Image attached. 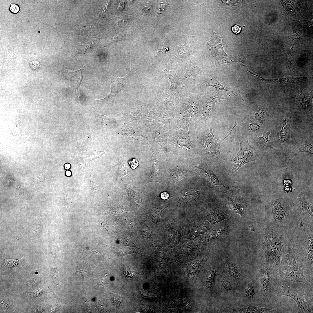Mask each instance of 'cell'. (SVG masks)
<instances>
[{
	"mask_svg": "<svg viewBox=\"0 0 313 313\" xmlns=\"http://www.w3.org/2000/svg\"><path fill=\"white\" fill-rule=\"evenodd\" d=\"M283 248L280 266L277 274L279 281L301 282L311 286L305 278L302 267L296 260L294 250L289 246Z\"/></svg>",
	"mask_w": 313,
	"mask_h": 313,
	"instance_id": "6da1fadb",
	"label": "cell"
},
{
	"mask_svg": "<svg viewBox=\"0 0 313 313\" xmlns=\"http://www.w3.org/2000/svg\"><path fill=\"white\" fill-rule=\"evenodd\" d=\"M261 234L264 239V241L261 245L267 256V263L277 274L280 266L283 247V234L268 228L262 230Z\"/></svg>",
	"mask_w": 313,
	"mask_h": 313,
	"instance_id": "7a4b0ae2",
	"label": "cell"
},
{
	"mask_svg": "<svg viewBox=\"0 0 313 313\" xmlns=\"http://www.w3.org/2000/svg\"><path fill=\"white\" fill-rule=\"evenodd\" d=\"M199 101L189 94L183 95L174 111L172 129H177L190 124L198 114Z\"/></svg>",
	"mask_w": 313,
	"mask_h": 313,
	"instance_id": "3957f363",
	"label": "cell"
},
{
	"mask_svg": "<svg viewBox=\"0 0 313 313\" xmlns=\"http://www.w3.org/2000/svg\"><path fill=\"white\" fill-rule=\"evenodd\" d=\"M237 124V123L235 122L230 133L221 140L215 137L211 125L208 130H205L203 135V142L200 147L202 154L212 159H221L222 155L220 151L221 143L231 135L232 131Z\"/></svg>",
	"mask_w": 313,
	"mask_h": 313,
	"instance_id": "277c9868",
	"label": "cell"
},
{
	"mask_svg": "<svg viewBox=\"0 0 313 313\" xmlns=\"http://www.w3.org/2000/svg\"><path fill=\"white\" fill-rule=\"evenodd\" d=\"M240 143V148L234 158L231 160H227L233 162V167L229 172V176L232 177L237 174L239 169L245 164L256 160L258 156L256 149L251 146L248 140L244 141L238 137Z\"/></svg>",
	"mask_w": 313,
	"mask_h": 313,
	"instance_id": "5b68a950",
	"label": "cell"
},
{
	"mask_svg": "<svg viewBox=\"0 0 313 313\" xmlns=\"http://www.w3.org/2000/svg\"><path fill=\"white\" fill-rule=\"evenodd\" d=\"M277 282H280L278 278L277 274L267 263L261 273L260 289L261 293L267 299V301L274 294Z\"/></svg>",
	"mask_w": 313,
	"mask_h": 313,
	"instance_id": "8992f818",
	"label": "cell"
},
{
	"mask_svg": "<svg viewBox=\"0 0 313 313\" xmlns=\"http://www.w3.org/2000/svg\"><path fill=\"white\" fill-rule=\"evenodd\" d=\"M190 124L180 129L173 130L169 137V145L173 148L180 150L192 149L193 144L190 140L189 126Z\"/></svg>",
	"mask_w": 313,
	"mask_h": 313,
	"instance_id": "52a82bcc",
	"label": "cell"
},
{
	"mask_svg": "<svg viewBox=\"0 0 313 313\" xmlns=\"http://www.w3.org/2000/svg\"><path fill=\"white\" fill-rule=\"evenodd\" d=\"M282 292L278 296H285L292 299L296 303L299 309L298 312L312 313L310 303L305 300L306 299L304 296L307 294L303 287L297 290L291 288L287 285L283 284L281 285Z\"/></svg>",
	"mask_w": 313,
	"mask_h": 313,
	"instance_id": "ba28073f",
	"label": "cell"
},
{
	"mask_svg": "<svg viewBox=\"0 0 313 313\" xmlns=\"http://www.w3.org/2000/svg\"><path fill=\"white\" fill-rule=\"evenodd\" d=\"M289 205L286 200L278 198L274 200L272 204L271 219L275 224H281L286 220L289 214Z\"/></svg>",
	"mask_w": 313,
	"mask_h": 313,
	"instance_id": "9c48e42d",
	"label": "cell"
},
{
	"mask_svg": "<svg viewBox=\"0 0 313 313\" xmlns=\"http://www.w3.org/2000/svg\"><path fill=\"white\" fill-rule=\"evenodd\" d=\"M196 169H197V171L200 176L218 191L226 192L231 190L232 188L225 186L223 182L212 170L205 166L198 165L196 167Z\"/></svg>",
	"mask_w": 313,
	"mask_h": 313,
	"instance_id": "30bf717a",
	"label": "cell"
},
{
	"mask_svg": "<svg viewBox=\"0 0 313 313\" xmlns=\"http://www.w3.org/2000/svg\"><path fill=\"white\" fill-rule=\"evenodd\" d=\"M164 103L163 110L160 117L161 121L163 123L167 130L172 128V122L174 110L179 99H177L168 98L163 95Z\"/></svg>",
	"mask_w": 313,
	"mask_h": 313,
	"instance_id": "8fae6325",
	"label": "cell"
},
{
	"mask_svg": "<svg viewBox=\"0 0 313 313\" xmlns=\"http://www.w3.org/2000/svg\"><path fill=\"white\" fill-rule=\"evenodd\" d=\"M132 71H130L123 78L117 77L115 75L113 76L111 80V90L110 94L103 99L95 100L106 103L112 102L115 97L125 86Z\"/></svg>",
	"mask_w": 313,
	"mask_h": 313,
	"instance_id": "7c38bea8",
	"label": "cell"
},
{
	"mask_svg": "<svg viewBox=\"0 0 313 313\" xmlns=\"http://www.w3.org/2000/svg\"><path fill=\"white\" fill-rule=\"evenodd\" d=\"M200 70V68L193 62L188 63L185 70L178 79L182 87L185 89H189L192 87L195 83L196 76Z\"/></svg>",
	"mask_w": 313,
	"mask_h": 313,
	"instance_id": "4fadbf2b",
	"label": "cell"
},
{
	"mask_svg": "<svg viewBox=\"0 0 313 313\" xmlns=\"http://www.w3.org/2000/svg\"><path fill=\"white\" fill-rule=\"evenodd\" d=\"M220 99H226L223 95L217 96L216 93L215 94L211 93L204 97L200 105H199L198 108H200V110L198 111V114L200 119L205 117L206 120L209 116L210 111L214 108L216 102Z\"/></svg>",
	"mask_w": 313,
	"mask_h": 313,
	"instance_id": "5bb4252c",
	"label": "cell"
},
{
	"mask_svg": "<svg viewBox=\"0 0 313 313\" xmlns=\"http://www.w3.org/2000/svg\"><path fill=\"white\" fill-rule=\"evenodd\" d=\"M222 37L213 32L210 40L207 43L210 47L209 51L213 54L217 60H222L227 56L223 49L221 43Z\"/></svg>",
	"mask_w": 313,
	"mask_h": 313,
	"instance_id": "9a60e30c",
	"label": "cell"
},
{
	"mask_svg": "<svg viewBox=\"0 0 313 313\" xmlns=\"http://www.w3.org/2000/svg\"><path fill=\"white\" fill-rule=\"evenodd\" d=\"M194 37L191 36L188 42L181 46H176L174 55L176 60L182 62L187 57L189 56L194 49Z\"/></svg>",
	"mask_w": 313,
	"mask_h": 313,
	"instance_id": "2e32d148",
	"label": "cell"
},
{
	"mask_svg": "<svg viewBox=\"0 0 313 313\" xmlns=\"http://www.w3.org/2000/svg\"><path fill=\"white\" fill-rule=\"evenodd\" d=\"M155 131V137L157 141L162 146L164 152L167 151L168 141L172 132L174 130H165L163 128L157 129Z\"/></svg>",
	"mask_w": 313,
	"mask_h": 313,
	"instance_id": "e0dca14e",
	"label": "cell"
},
{
	"mask_svg": "<svg viewBox=\"0 0 313 313\" xmlns=\"http://www.w3.org/2000/svg\"><path fill=\"white\" fill-rule=\"evenodd\" d=\"M229 206L232 211L242 214L245 207L243 201L241 199L239 195L236 194H232L230 197Z\"/></svg>",
	"mask_w": 313,
	"mask_h": 313,
	"instance_id": "ac0fdd59",
	"label": "cell"
},
{
	"mask_svg": "<svg viewBox=\"0 0 313 313\" xmlns=\"http://www.w3.org/2000/svg\"><path fill=\"white\" fill-rule=\"evenodd\" d=\"M205 86L206 87L212 86L215 88L216 90V94L218 91L223 90L229 92L234 95H238L233 90L227 86L222 83L218 81L212 77L209 76L206 77L205 80Z\"/></svg>",
	"mask_w": 313,
	"mask_h": 313,
	"instance_id": "d6986e66",
	"label": "cell"
},
{
	"mask_svg": "<svg viewBox=\"0 0 313 313\" xmlns=\"http://www.w3.org/2000/svg\"><path fill=\"white\" fill-rule=\"evenodd\" d=\"M152 172L150 175L147 180L145 185L150 182H158L163 185V183L161 179L159 174V162L156 158H154V156L152 154Z\"/></svg>",
	"mask_w": 313,
	"mask_h": 313,
	"instance_id": "ffe728a7",
	"label": "cell"
},
{
	"mask_svg": "<svg viewBox=\"0 0 313 313\" xmlns=\"http://www.w3.org/2000/svg\"><path fill=\"white\" fill-rule=\"evenodd\" d=\"M189 172L183 168H176L171 172L170 178L172 181L178 182L181 179L187 176Z\"/></svg>",
	"mask_w": 313,
	"mask_h": 313,
	"instance_id": "44dd1931",
	"label": "cell"
},
{
	"mask_svg": "<svg viewBox=\"0 0 313 313\" xmlns=\"http://www.w3.org/2000/svg\"><path fill=\"white\" fill-rule=\"evenodd\" d=\"M300 201L301 210L305 216L312 220L313 205L307 201L304 196L301 197L300 198Z\"/></svg>",
	"mask_w": 313,
	"mask_h": 313,
	"instance_id": "7402d4cb",
	"label": "cell"
},
{
	"mask_svg": "<svg viewBox=\"0 0 313 313\" xmlns=\"http://www.w3.org/2000/svg\"><path fill=\"white\" fill-rule=\"evenodd\" d=\"M83 67L76 71L68 72L71 81L74 82V84L77 94H78V89L81 83L83 78L82 72Z\"/></svg>",
	"mask_w": 313,
	"mask_h": 313,
	"instance_id": "603a6c76",
	"label": "cell"
},
{
	"mask_svg": "<svg viewBox=\"0 0 313 313\" xmlns=\"http://www.w3.org/2000/svg\"><path fill=\"white\" fill-rule=\"evenodd\" d=\"M275 306L268 307H258L254 306L248 305L243 307V311L245 313H270L272 310L276 308Z\"/></svg>",
	"mask_w": 313,
	"mask_h": 313,
	"instance_id": "cb8c5ba5",
	"label": "cell"
},
{
	"mask_svg": "<svg viewBox=\"0 0 313 313\" xmlns=\"http://www.w3.org/2000/svg\"><path fill=\"white\" fill-rule=\"evenodd\" d=\"M301 152H303L307 154H313V145L312 137H311L307 139L303 144L295 151L294 152V154L293 157L297 154Z\"/></svg>",
	"mask_w": 313,
	"mask_h": 313,
	"instance_id": "d4e9b609",
	"label": "cell"
},
{
	"mask_svg": "<svg viewBox=\"0 0 313 313\" xmlns=\"http://www.w3.org/2000/svg\"><path fill=\"white\" fill-rule=\"evenodd\" d=\"M178 83V81H170L169 88L167 93V95L169 96V98L177 99L182 97L183 95L179 93L177 88Z\"/></svg>",
	"mask_w": 313,
	"mask_h": 313,
	"instance_id": "484cf974",
	"label": "cell"
},
{
	"mask_svg": "<svg viewBox=\"0 0 313 313\" xmlns=\"http://www.w3.org/2000/svg\"><path fill=\"white\" fill-rule=\"evenodd\" d=\"M271 132V131H265L263 133L262 136L260 137L256 136L255 137L259 144L268 149L275 150L276 149L272 147L268 138Z\"/></svg>",
	"mask_w": 313,
	"mask_h": 313,
	"instance_id": "4316f807",
	"label": "cell"
},
{
	"mask_svg": "<svg viewBox=\"0 0 313 313\" xmlns=\"http://www.w3.org/2000/svg\"><path fill=\"white\" fill-rule=\"evenodd\" d=\"M282 124L281 130L279 131L277 134L280 141L284 144H286L287 142L288 127L284 114L283 115Z\"/></svg>",
	"mask_w": 313,
	"mask_h": 313,
	"instance_id": "83f0119b",
	"label": "cell"
},
{
	"mask_svg": "<svg viewBox=\"0 0 313 313\" xmlns=\"http://www.w3.org/2000/svg\"><path fill=\"white\" fill-rule=\"evenodd\" d=\"M166 75L170 81H178V79L176 74L175 68L172 64L171 58H170L169 62L166 68L162 71Z\"/></svg>",
	"mask_w": 313,
	"mask_h": 313,
	"instance_id": "f1b7e54d",
	"label": "cell"
},
{
	"mask_svg": "<svg viewBox=\"0 0 313 313\" xmlns=\"http://www.w3.org/2000/svg\"><path fill=\"white\" fill-rule=\"evenodd\" d=\"M297 105L300 110L304 111L309 110L312 105L311 99L308 97H303L297 99Z\"/></svg>",
	"mask_w": 313,
	"mask_h": 313,
	"instance_id": "f546056e",
	"label": "cell"
},
{
	"mask_svg": "<svg viewBox=\"0 0 313 313\" xmlns=\"http://www.w3.org/2000/svg\"><path fill=\"white\" fill-rule=\"evenodd\" d=\"M198 192L197 190L191 189L184 191L181 194L183 199L187 202L194 201L198 196Z\"/></svg>",
	"mask_w": 313,
	"mask_h": 313,
	"instance_id": "4dcf8cb0",
	"label": "cell"
},
{
	"mask_svg": "<svg viewBox=\"0 0 313 313\" xmlns=\"http://www.w3.org/2000/svg\"><path fill=\"white\" fill-rule=\"evenodd\" d=\"M238 61L243 62L245 61V59L240 55L231 56L216 63L214 65V66H217L223 63H236Z\"/></svg>",
	"mask_w": 313,
	"mask_h": 313,
	"instance_id": "1f68e13d",
	"label": "cell"
},
{
	"mask_svg": "<svg viewBox=\"0 0 313 313\" xmlns=\"http://www.w3.org/2000/svg\"><path fill=\"white\" fill-rule=\"evenodd\" d=\"M217 275L216 272L214 270H210L207 272L205 277L206 282L210 289L213 287Z\"/></svg>",
	"mask_w": 313,
	"mask_h": 313,
	"instance_id": "d6a6232c",
	"label": "cell"
},
{
	"mask_svg": "<svg viewBox=\"0 0 313 313\" xmlns=\"http://www.w3.org/2000/svg\"><path fill=\"white\" fill-rule=\"evenodd\" d=\"M106 153V152L103 151H89L86 152L84 158L87 161H91L104 156Z\"/></svg>",
	"mask_w": 313,
	"mask_h": 313,
	"instance_id": "836d02e7",
	"label": "cell"
},
{
	"mask_svg": "<svg viewBox=\"0 0 313 313\" xmlns=\"http://www.w3.org/2000/svg\"><path fill=\"white\" fill-rule=\"evenodd\" d=\"M226 269L228 274L232 277L237 278L240 276V273L236 267L232 264L228 263L226 265Z\"/></svg>",
	"mask_w": 313,
	"mask_h": 313,
	"instance_id": "e575fe53",
	"label": "cell"
},
{
	"mask_svg": "<svg viewBox=\"0 0 313 313\" xmlns=\"http://www.w3.org/2000/svg\"><path fill=\"white\" fill-rule=\"evenodd\" d=\"M265 114L264 109L260 108L257 109L254 114V119L255 121L263 124V121Z\"/></svg>",
	"mask_w": 313,
	"mask_h": 313,
	"instance_id": "d590c367",
	"label": "cell"
},
{
	"mask_svg": "<svg viewBox=\"0 0 313 313\" xmlns=\"http://www.w3.org/2000/svg\"><path fill=\"white\" fill-rule=\"evenodd\" d=\"M260 125L256 122L249 119L247 122V128L249 131L252 133H256L259 132L261 129Z\"/></svg>",
	"mask_w": 313,
	"mask_h": 313,
	"instance_id": "8d00e7d4",
	"label": "cell"
},
{
	"mask_svg": "<svg viewBox=\"0 0 313 313\" xmlns=\"http://www.w3.org/2000/svg\"><path fill=\"white\" fill-rule=\"evenodd\" d=\"M245 293L249 298H254L256 294L255 290L254 285L252 284H248L245 288Z\"/></svg>",
	"mask_w": 313,
	"mask_h": 313,
	"instance_id": "74e56055",
	"label": "cell"
},
{
	"mask_svg": "<svg viewBox=\"0 0 313 313\" xmlns=\"http://www.w3.org/2000/svg\"><path fill=\"white\" fill-rule=\"evenodd\" d=\"M221 289L224 291H230L232 289L230 282L227 279L224 278L221 283Z\"/></svg>",
	"mask_w": 313,
	"mask_h": 313,
	"instance_id": "f35d334b",
	"label": "cell"
},
{
	"mask_svg": "<svg viewBox=\"0 0 313 313\" xmlns=\"http://www.w3.org/2000/svg\"><path fill=\"white\" fill-rule=\"evenodd\" d=\"M111 299L112 302L117 306L120 305L121 303V296L118 294L113 293L111 295Z\"/></svg>",
	"mask_w": 313,
	"mask_h": 313,
	"instance_id": "ab89813d",
	"label": "cell"
},
{
	"mask_svg": "<svg viewBox=\"0 0 313 313\" xmlns=\"http://www.w3.org/2000/svg\"><path fill=\"white\" fill-rule=\"evenodd\" d=\"M200 266L199 264L197 263H194L192 264L190 266L189 272L191 274H194L198 272L199 271Z\"/></svg>",
	"mask_w": 313,
	"mask_h": 313,
	"instance_id": "60d3db41",
	"label": "cell"
},
{
	"mask_svg": "<svg viewBox=\"0 0 313 313\" xmlns=\"http://www.w3.org/2000/svg\"><path fill=\"white\" fill-rule=\"evenodd\" d=\"M90 138L89 134H88L84 138L78 143V145L80 147H85L88 143Z\"/></svg>",
	"mask_w": 313,
	"mask_h": 313,
	"instance_id": "b9f144b4",
	"label": "cell"
},
{
	"mask_svg": "<svg viewBox=\"0 0 313 313\" xmlns=\"http://www.w3.org/2000/svg\"><path fill=\"white\" fill-rule=\"evenodd\" d=\"M9 2L10 4L9 7V10L12 13L16 14L18 13L20 11V7L19 6L16 4H11L9 1Z\"/></svg>",
	"mask_w": 313,
	"mask_h": 313,
	"instance_id": "7bdbcfd3",
	"label": "cell"
},
{
	"mask_svg": "<svg viewBox=\"0 0 313 313\" xmlns=\"http://www.w3.org/2000/svg\"><path fill=\"white\" fill-rule=\"evenodd\" d=\"M128 162L131 168L133 170L137 168L139 164L137 159L134 158L130 159L128 161Z\"/></svg>",
	"mask_w": 313,
	"mask_h": 313,
	"instance_id": "ee69618b",
	"label": "cell"
},
{
	"mask_svg": "<svg viewBox=\"0 0 313 313\" xmlns=\"http://www.w3.org/2000/svg\"><path fill=\"white\" fill-rule=\"evenodd\" d=\"M30 65L32 68L34 70L38 69L41 66L40 63L36 61L30 62Z\"/></svg>",
	"mask_w": 313,
	"mask_h": 313,
	"instance_id": "f6af8a7d",
	"label": "cell"
},
{
	"mask_svg": "<svg viewBox=\"0 0 313 313\" xmlns=\"http://www.w3.org/2000/svg\"><path fill=\"white\" fill-rule=\"evenodd\" d=\"M232 30L234 33L239 34L241 31V26L235 24L232 27Z\"/></svg>",
	"mask_w": 313,
	"mask_h": 313,
	"instance_id": "bcb514c9",
	"label": "cell"
},
{
	"mask_svg": "<svg viewBox=\"0 0 313 313\" xmlns=\"http://www.w3.org/2000/svg\"><path fill=\"white\" fill-rule=\"evenodd\" d=\"M76 275L79 277H83L85 276V272L81 269H77L76 273Z\"/></svg>",
	"mask_w": 313,
	"mask_h": 313,
	"instance_id": "7dc6e473",
	"label": "cell"
},
{
	"mask_svg": "<svg viewBox=\"0 0 313 313\" xmlns=\"http://www.w3.org/2000/svg\"><path fill=\"white\" fill-rule=\"evenodd\" d=\"M169 196V194L168 193L165 191L162 192L161 194V197L164 200L167 199Z\"/></svg>",
	"mask_w": 313,
	"mask_h": 313,
	"instance_id": "c3c4849f",
	"label": "cell"
},
{
	"mask_svg": "<svg viewBox=\"0 0 313 313\" xmlns=\"http://www.w3.org/2000/svg\"><path fill=\"white\" fill-rule=\"evenodd\" d=\"M283 183L284 185H291L292 184V181L291 179H286L284 180Z\"/></svg>",
	"mask_w": 313,
	"mask_h": 313,
	"instance_id": "681fc988",
	"label": "cell"
},
{
	"mask_svg": "<svg viewBox=\"0 0 313 313\" xmlns=\"http://www.w3.org/2000/svg\"><path fill=\"white\" fill-rule=\"evenodd\" d=\"M142 9L145 12H150L151 9V6L149 4H148L144 6Z\"/></svg>",
	"mask_w": 313,
	"mask_h": 313,
	"instance_id": "f907efd6",
	"label": "cell"
},
{
	"mask_svg": "<svg viewBox=\"0 0 313 313\" xmlns=\"http://www.w3.org/2000/svg\"><path fill=\"white\" fill-rule=\"evenodd\" d=\"M292 189H294L292 188L290 185H286L285 187V190L287 193L292 192Z\"/></svg>",
	"mask_w": 313,
	"mask_h": 313,
	"instance_id": "816d5d0a",
	"label": "cell"
},
{
	"mask_svg": "<svg viewBox=\"0 0 313 313\" xmlns=\"http://www.w3.org/2000/svg\"><path fill=\"white\" fill-rule=\"evenodd\" d=\"M41 290L40 289H38L37 290H36V291H34L32 294V295H39V294L41 292Z\"/></svg>",
	"mask_w": 313,
	"mask_h": 313,
	"instance_id": "f5cc1de1",
	"label": "cell"
},
{
	"mask_svg": "<svg viewBox=\"0 0 313 313\" xmlns=\"http://www.w3.org/2000/svg\"><path fill=\"white\" fill-rule=\"evenodd\" d=\"M70 165L69 163H66L65 165V167L66 169H68L70 168Z\"/></svg>",
	"mask_w": 313,
	"mask_h": 313,
	"instance_id": "db71d44e",
	"label": "cell"
},
{
	"mask_svg": "<svg viewBox=\"0 0 313 313\" xmlns=\"http://www.w3.org/2000/svg\"><path fill=\"white\" fill-rule=\"evenodd\" d=\"M71 174V172L69 171H67L66 172V175L67 176H69Z\"/></svg>",
	"mask_w": 313,
	"mask_h": 313,
	"instance_id": "11a10c76",
	"label": "cell"
}]
</instances>
